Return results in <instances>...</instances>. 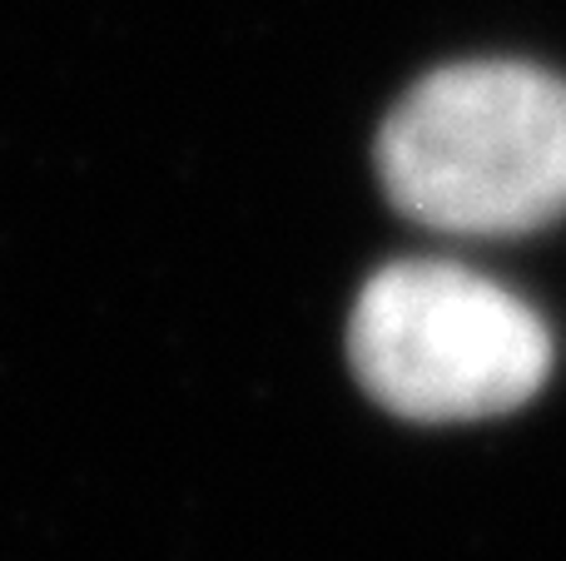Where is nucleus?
Segmentation results:
<instances>
[{
	"label": "nucleus",
	"mask_w": 566,
	"mask_h": 561,
	"mask_svg": "<svg viewBox=\"0 0 566 561\" xmlns=\"http://www.w3.org/2000/svg\"><path fill=\"white\" fill-rule=\"evenodd\" d=\"M378 174L408 219L448 234H527L566 214V80L472 60L418 80L378 135Z\"/></svg>",
	"instance_id": "f257e3e1"
},
{
	"label": "nucleus",
	"mask_w": 566,
	"mask_h": 561,
	"mask_svg": "<svg viewBox=\"0 0 566 561\" xmlns=\"http://www.w3.org/2000/svg\"><path fill=\"white\" fill-rule=\"evenodd\" d=\"M358 383L412 423H478L537 398L552 334L512 288L458 264H388L348 318Z\"/></svg>",
	"instance_id": "f03ea898"
}]
</instances>
